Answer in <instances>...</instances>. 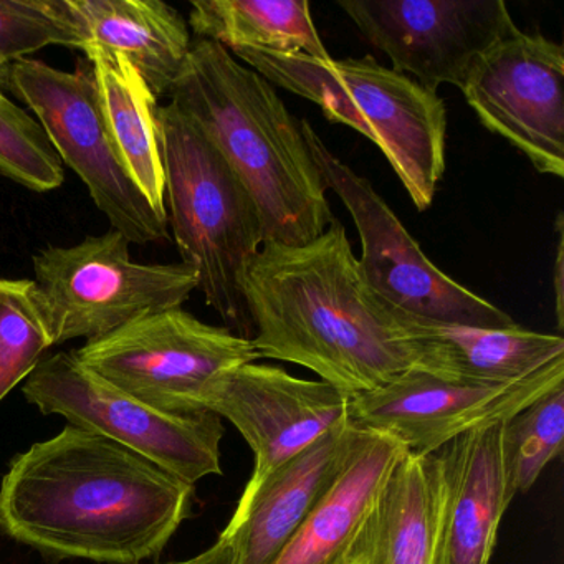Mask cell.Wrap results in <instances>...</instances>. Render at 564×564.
Returning a JSON list of instances; mask_svg holds the SVG:
<instances>
[{"mask_svg": "<svg viewBox=\"0 0 564 564\" xmlns=\"http://www.w3.org/2000/svg\"><path fill=\"white\" fill-rule=\"evenodd\" d=\"M362 37L425 90L464 88L478 58L517 28L503 0H339Z\"/></svg>", "mask_w": 564, "mask_h": 564, "instance_id": "7c38bea8", "label": "cell"}, {"mask_svg": "<svg viewBox=\"0 0 564 564\" xmlns=\"http://www.w3.org/2000/svg\"><path fill=\"white\" fill-rule=\"evenodd\" d=\"M166 564H237L236 543H234L232 534L224 530L216 544H213L204 553L197 554L191 560Z\"/></svg>", "mask_w": 564, "mask_h": 564, "instance_id": "83f0119b", "label": "cell"}, {"mask_svg": "<svg viewBox=\"0 0 564 564\" xmlns=\"http://www.w3.org/2000/svg\"><path fill=\"white\" fill-rule=\"evenodd\" d=\"M72 352L115 388L170 414L200 411L210 382L260 358L252 339L183 308L140 316Z\"/></svg>", "mask_w": 564, "mask_h": 564, "instance_id": "30bf717a", "label": "cell"}, {"mask_svg": "<svg viewBox=\"0 0 564 564\" xmlns=\"http://www.w3.org/2000/svg\"><path fill=\"white\" fill-rule=\"evenodd\" d=\"M194 485L95 431L67 424L12 458L0 531L47 560L141 564L193 510Z\"/></svg>", "mask_w": 564, "mask_h": 564, "instance_id": "6da1fadb", "label": "cell"}, {"mask_svg": "<svg viewBox=\"0 0 564 564\" xmlns=\"http://www.w3.org/2000/svg\"><path fill=\"white\" fill-rule=\"evenodd\" d=\"M501 431L503 422L435 452L445 488L435 564H490L501 518L514 498L505 474Z\"/></svg>", "mask_w": 564, "mask_h": 564, "instance_id": "2e32d148", "label": "cell"}, {"mask_svg": "<svg viewBox=\"0 0 564 564\" xmlns=\"http://www.w3.org/2000/svg\"><path fill=\"white\" fill-rule=\"evenodd\" d=\"M358 431L339 425L272 471L256 490L242 494L226 527L237 564H272L300 524L341 474Z\"/></svg>", "mask_w": 564, "mask_h": 564, "instance_id": "9a60e30c", "label": "cell"}, {"mask_svg": "<svg viewBox=\"0 0 564 564\" xmlns=\"http://www.w3.org/2000/svg\"><path fill=\"white\" fill-rule=\"evenodd\" d=\"M52 346L34 280L0 279V401L32 375Z\"/></svg>", "mask_w": 564, "mask_h": 564, "instance_id": "603a6c76", "label": "cell"}, {"mask_svg": "<svg viewBox=\"0 0 564 564\" xmlns=\"http://www.w3.org/2000/svg\"><path fill=\"white\" fill-rule=\"evenodd\" d=\"M158 121L164 204L181 259L197 273V290L226 328L252 339L242 282L265 243L259 210L242 181L189 118L170 104L160 107Z\"/></svg>", "mask_w": 564, "mask_h": 564, "instance_id": "5b68a950", "label": "cell"}, {"mask_svg": "<svg viewBox=\"0 0 564 564\" xmlns=\"http://www.w3.org/2000/svg\"><path fill=\"white\" fill-rule=\"evenodd\" d=\"M197 408L227 419L252 448L256 462L243 494L333 429L348 424V398L338 389L256 362L210 382Z\"/></svg>", "mask_w": 564, "mask_h": 564, "instance_id": "5bb4252c", "label": "cell"}, {"mask_svg": "<svg viewBox=\"0 0 564 564\" xmlns=\"http://www.w3.org/2000/svg\"><path fill=\"white\" fill-rule=\"evenodd\" d=\"M564 384V358L520 381L477 384L411 369L348 399L355 431L384 435L411 454L431 455L455 438L494 427Z\"/></svg>", "mask_w": 564, "mask_h": 564, "instance_id": "8fae6325", "label": "cell"}, {"mask_svg": "<svg viewBox=\"0 0 564 564\" xmlns=\"http://www.w3.org/2000/svg\"><path fill=\"white\" fill-rule=\"evenodd\" d=\"M405 452L384 435L358 432L341 474L272 564H348L382 484Z\"/></svg>", "mask_w": 564, "mask_h": 564, "instance_id": "ac0fdd59", "label": "cell"}, {"mask_svg": "<svg viewBox=\"0 0 564 564\" xmlns=\"http://www.w3.org/2000/svg\"><path fill=\"white\" fill-rule=\"evenodd\" d=\"M564 48L514 29L478 58L465 100L478 121L541 174L564 177Z\"/></svg>", "mask_w": 564, "mask_h": 564, "instance_id": "4fadbf2b", "label": "cell"}, {"mask_svg": "<svg viewBox=\"0 0 564 564\" xmlns=\"http://www.w3.org/2000/svg\"><path fill=\"white\" fill-rule=\"evenodd\" d=\"M444 490L437 454L405 452L382 484L348 564H435Z\"/></svg>", "mask_w": 564, "mask_h": 564, "instance_id": "e0dca14e", "label": "cell"}, {"mask_svg": "<svg viewBox=\"0 0 564 564\" xmlns=\"http://www.w3.org/2000/svg\"><path fill=\"white\" fill-rule=\"evenodd\" d=\"M32 263L54 346L90 341L140 316L181 308L199 289L197 273L183 262L131 259L130 240L113 229L77 246L45 247Z\"/></svg>", "mask_w": 564, "mask_h": 564, "instance_id": "8992f818", "label": "cell"}, {"mask_svg": "<svg viewBox=\"0 0 564 564\" xmlns=\"http://www.w3.org/2000/svg\"><path fill=\"white\" fill-rule=\"evenodd\" d=\"M276 87L315 104L381 150L415 209L432 206L445 173L447 110L437 94L382 67L371 55L315 61L257 48L230 52Z\"/></svg>", "mask_w": 564, "mask_h": 564, "instance_id": "277c9868", "label": "cell"}, {"mask_svg": "<svg viewBox=\"0 0 564 564\" xmlns=\"http://www.w3.org/2000/svg\"><path fill=\"white\" fill-rule=\"evenodd\" d=\"M0 176L34 193H51L65 181L64 164L41 123L0 94Z\"/></svg>", "mask_w": 564, "mask_h": 564, "instance_id": "484cf974", "label": "cell"}, {"mask_svg": "<svg viewBox=\"0 0 564 564\" xmlns=\"http://www.w3.org/2000/svg\"><path fill=\"white\" fill-rule=\"evenodd\" d=\"M101 111L124 166L151 206L166 213L158 98L128 58L97 44L84 48Z\"/></svg>", "mask_w": 564, "mask_h": 564, "instance_id": "44dd1931", "label": "cell"}, {"mask_svg": "<svg viewBox=\"0 0 564 564\" xmlns=\"http://www.w3.org/2000/svg\"><path fill=\"white\" fill-rule=\"evenodd\" d=\"M189 28L199 41L226 51L257 48L279 55L329 61L308 0H196Z\"/></svg>", "mask_w": 564, "mask_h": 564, "instance_id": "7402d4cb", "label": "cell"}, {"mask_svg": "<svg viewBox=\"0 0 564 564\" xmlns=\"http://www.w3.org/2000/svg\"><path fill=\"white\" fill-rule=\"evenodd\" d=\"M424 346L421 371L454 381L505 384L564 358V338L513 328H477L408 315Z\"/></svg>", "mask_w": 564, "mask_h": 564, "instance_id": "d6986e66", "label": "cell"}, {"mask_svg": "<svg viewBox=\"0 0 564 564\" xmlns=\"http://www.w3.org/2000/svg\"><path fill=\"white\" fill-rule=\"evenodd\" d=\"M564 437V384L556 386L503 422L505 474L511 494H527L547 464L560 457Z\"/></svg>", "mask_w": 564, "mask_h": 564, "instance_id": "cb8c5ba5", "label": "cell"}, {"mask_svg": "<svg viewBox=\"0 0 564 564\" xmlns=\"http://www.w3.org/2000/svg\"><path fill=\"white\" fill-rule=\"evenodd\" d=\"M88 44L70 0H0V74L48 45L84 51Z\"/></svg>", "mask_w": 564, "mask_h": 564, "instance_id": "d4e9b609", "label": "cell"}, {"mask_svg": "<svg viewBox=\"0 0 564 564\" xmlns=\"http://www.w3.org/2000/svg\"><path fill=\"white\" fill-rule=\"evenodd\" d=\"M326 191L341 199L361 242L359 270L389 305L411 316L477 328L517 326L503 310L438 270L368 180L329 151L308 120H300Z\"/></svg>", "mask_w": 564, "mask_h": 564, "instance_id": "ba28073f", "label": "cell"}, {"mask_svg": "<svg viewBox=\"0 0 564 564\" xmlns=\"http://www.w3.org/2000/svg\"><path fill=\"white\" fill-rule=\"evenodd\" d=\"M242 295L260 358L310 369L348 399L422 369L408 315L368 285L338 220L303 246L263 243Z\"/></svg>", "mask_w": 564, "mask_h": 564, "instance_id": "7a4b0ae2", "label": "cell"}, {"mask_svg": "<svg viewBox=\"0 0 564 564\" xmlns=\"http://www.w3.org/2000/svg\"><path fill=\"white\" fill-rule=\"evenodd\" d=\"M564 224L563 214L556 217V259H554L553 286H554V312H556L557 329L563 336L564 313H563V267H564Z\"/></svg>", "mask_w": 564, "mask_h": 564, "instance_id": "4316f807", "label": "cell"}, {"mask_svg": "<svg viewBox=\"0 0 564 564\" xmlns=\"http://www.w3.org/2000/svg\"><path fill=\"white\" fill-rule=\"evenodd\" d=\"M70 8L90 44L128 58L154 97L171 94L193 47L177 9L163 0H70Z\"/></svg>", "mask_w": 564, "mask_h": 564, "instance_id": "ffe728a7", "label": "cell"}, {"mask_svg": "<svg viewBox=\"0 0 564 564\" xmlns=\"http://www.w3.org/2000/svg\"><path fill=\"white\" fill-rule=\"evenodd\" d=\"M0 82H2V74H0ZM0 94H2V88H0Z\"/></svg>", "mask_w": 564, "mask_h": 564, "instance_id": "f1b7e54d", "label": "cell"}, {"mask_svg": "<svg viewBox=\"0 0 564 564\" xmlns=\"http://www.w3.org/2000/svg\"><path fill=\"white\" fill-rule=\"evenodd\" d=\"M0 564H6V563H2V561H0Z\"/></svg>", "mask_w": 564, "mask_h": 564, "instance_id": "f546056e", "label": "cell"}, {"mask_svg": "<svg viewBox=\"0 0 564 564\" xmlns=\"http://www.w3.org/2000/svg\"><path fill=\"white\" fill-rule=\"evenodd\" d=\"M2 77L35 115L62 164L87 186L111 229L138 246L167 239V216L151 206L111 138L88 62L65 72L24 58L4 68Z\"/></svg>", "mask_w": 564, "mask_h": 564, "instance_id": "52a82bcc", "label": "cell"}, {"mask_svg": "<svg viewBox=\"0 0 564 564\" xmlns=\"http://www.w3.org/2000/svg\"><path fill=\"white\" fill-rule=\"evenodd\" d=\"M22 392L42 414L62 415L68 424L113 438L187 484L223 474L219 415L151 408L85 368L74 352L42 359Z\"/></svg>", "mask_w": 564, "mask_h": 564, "instance_id": "9c48e42d", "label": "cell"}, {"mask_svg": "<svg viewBox=\"0 0 564 564\" xmlns=\"http://www.w3.org/2000/svg\"><path fill=\"white\" fill-rule=\"evenodd\" d=\"M170 97L242 181L265 242L303 246L328 229L335 219L300 121L265 77L196 41Z\"/></svg>", "mask_w": 564, "mask_h": 564, "instance_id": "3957f363", "label": "cell"}]
</instances>
